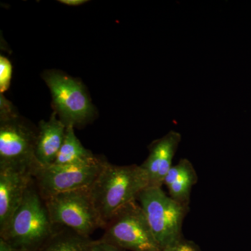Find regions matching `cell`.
I'll return each instance as SVG.
<instances>
[{"mask_svg":"<svg viewBox=\"0 0 251 251\" xmlns=\"http://www.w3.org/2000/svg\"><path fill=\"white\" fill-rule=\"evenodd\" d=\"M149 186L148 175L141 166H117L106 161L90 188L96 207L106 225L120 209L137 201Z\"/></svg>","mask_w":251,"mask_h":251,"instance_id":"6da1fadb","label":"cell"},{"mask_svg":"<svg viewBox=\"0 0 251 251\" xmlns=\"http://www.w3.org/2000/svg\"><path fill=\"white\" fill-rule=\"evenodd\" d=\"M54 229L45 202L32 180L9 226L0 232V238L16 251H32L49 239Z\"/></svg>","mask_w":251,"mask_h":251,"instance_id":"7a4b0ae2","label":"cell"},{"mask_svg":"<svg viewBox=\"0 0 251 251\" xmlns=\"http://www.w3.org/2000/svg\"><path fill=\"white\" fill-rule=\"evenodd\" d=\"M138 200L161 250L184 239L183 224L189 206L176 202L161 187L149 186Z\"/></svg>","mask_w":251,"mask_h":251,"instance_id":"3957f363","label":"cell"},{"mask_svg":"<svg viewBox=\"0 0 251 251\" xmlns=\"http://www.w3.org/2000/svg\"><path fill=\"white\" fill-rule=\"evenodd\" d=\"M44 201L54 226L90 237L96 229L106 226L96 207L90 187L58 193Z\"/></svg>","mask_w":251,"mask_h":251,"instance_id":"277c9868","label":"cell"},{"mask_svg":"<svg viewBox=\"0 0 251 251\" xmlns=\"http://www.w3.org/2000/svg\"><path fill=\"white\" fill-rule=\"evenodd\" d=\"M38 128L18 115L0 120V170L10 169L34 175L40 165L35 149Z\"/></svg>","mask_w":251,"mask_h":251,"instance_id":"5b68a950","label":"cell"},{"mask_svg":"<svg viewBox=\"0 0 251 251\" xmlns=\"http://www.w3.org/2000/svg\"><path fill=\"white\" fill-rule=\"evenodd\" d=\"M104 229L101 239L125 250L161 251L143 208L136 201L117 211Z\"/></svg>","mask_w":251,"mask_h":251,"instance_id":"8992f818","label":"cell"},{"mask_svg":"<svg viewBox=\"0 0 251 251\" xmlns=\"http://www.w3.org/2000/svg\"><path fill=\"white\" fill-rule=\"evenodd\" d=\"M43 77L52 94L54 112L67 127L85 125L92 120L94 106L80 82L52 71Z\"/></svg>","mask_w":251,"mask_h":251,"instance_id":"52a82bcc","label":"cell"},{"mask_svg":"<svg viewBox=\"0 0 251 251\" xmlns=\"http://www.w3.org/2000/svg\"><path fill=\"white\" fill-rule=\"evenodd\" d=\"M106 161L98 158L87 164L41 167L33 180L41 198L46 200L58 193L90 187Z\"/></svg>","mask_w":251,"mask_h":251,"instance_id":"ba28073f","label":"cell"},{"mask_svg":"<svg viewBox=\"0 0 251 251\" xmlns=\"http://www.w3.org/2000/svg\"><path fill=\"white\" fill-rule=\"evenodd\" d=\"M181 140L178 132L171 130L150 146V153L140 166L148 175L150 186L162 187L165 177L171 169L172 162Z\"/></svg>","mask_w":251,"mask_h":251,"instance_id":"9c48e42d","label":"cell"},{"mask_svg":"<svg viewBox=\"0 0 251 251\" xmlns=\"http://www.w3.org/2000/svg\"><path fill=\"white\" fill-rule=\"evenodd\" d=\"M32 180L29 173L0 170V232L9 226Z\"/></svg>","mask_w":251,"mask_h":251,"instance_id":"30bf717a","label":"cell"},{"mask_svg":"<svg viewBox=\"0 0 251 251\" xmlns=\"http://www.w3.org/2000/svg\"><path fill=\"white\" fill-rule=\"evenodd\" d=\"M53 112L48 121L41 120L38 128L35 156L41 167L53 164L65 138L67 126Z\"/></svg>","mask_w":251,"mask_h":251,"instance_id":"8fae6325","label":"cell"},{"mask_svg":"<svg viewBox=\"0 0 251 251\" xmlns=\"http://www.w3.org/2000/svg\"><path fill=\"white\" fill-rule=\"evenodd\" d=\"M198 180L197 173L191 162L186 158H181L177 164L171 167L163 184L173 200L189 206L191 191Z\"/></svg>","mask_w":251,"mask_h":251,"instance_id":"7c38bea8","label":"cell"},{"mask_svg":"<svg viewBox=\"0 0 251 251\" xmlns=\"http://www.w3.org/2000/svg\"><path fill=\"white\" fill-rule=\"evenodd\" d=\"M92 239L65 227L55 226L53 234L32 251H92Z\"/></svg>","mask_w":251,"mask_h":251,"instance_id":"4fadbf2b","label":"cell"},{"mask_svg":"<svg viewBox=\"0 0 251 251\" xmlns=\"http://www.w3.org/2000/svg\"><path fill=\"white\" fill-rule=\"evenodd\" d=\"M75 127L69 126L65 138L55 161L52 165L69 166L93 163L99 157L94 156L90 150L84 148L74 132Z\"/></svg>","mask_w":251,"mask_h":251,"instance_id":"5bb4252c","label":"cell"},{"mask_svg":"<svg viewBox=\"0 0 251 251\" xmlns=\"http://www.w3.org/2000/svg\"><path fill=\"white\" fill-rule=\"evenodd\" d=\"M12 65L4 56H0V93L9 90L12 77Z\"/></svg>","mask_w":251,"mask_h":251,"instance_id":"9a60e30c","label":"cell"},{"mask_svg":"<svg viewBox=\"0 0 251 251\" xmlns=\"http://www.w3.org/2000/svg\"><path fill=\"white\" fill-rule=\"evenodd\" d=\"M160 251H201V250L196 243L192 241L186 240L184 238L174 245L162 249Z\"/></svg>","mask_w":251,"mask_h":251,"instance_id":"2e32d148","label":"cell"},{"mask_svg":"<svg viewBox=\"0 0 251 251\" xmlns=\"http://www.w3.org/2000/svg\"><path fill=\"white\" fill-rule=\"evenodd\" d=\"M0 120H5V119L10 118L18 115L15 112L14 106L12 104L10 103L9 100L5 99L4 96L1 94L0 96Z\"/></svg>","mask_w":251,"mask_h":251,"instance_id":"e0dca14e","label":"cell"},{"mask_svg":"<svg viewBox=\"0 0 251 251\" xmlns=\"http://www.w3.org/2000/svg\"><path fill=\"white\" fill-rule=\"evenodd\" d=\"M92 251H125V250L103 239H100L99 240H92Z\"/></svg>","mask_w":251,"mask_h":251,"instance_id":"ac0fdd59","label":"cell"},{"mask_svg":"<svg viewBox=\"0 0 251 251\" xmlns=\"http://www.w3.org/2000/svg\"><path fill=\"white\" fill-rule=\"evenodd\" d=\"M59 2L69 6H79V5L85 4L87 2L86 0H59Z\"/></svg>","mask_w":251,"mask_h":251,"instance_id":"d6986e66","label":"cell"},{"mask_svg":"<svg viewBox=\"0 0 251 251\" xmlns=\"http://www.w3.org/2000/svg\"><path fill=\"white\" fill-rule=\"evenodd\" d=\"M0 251H16L4 239L0 238Z\"/></svg>","mask_w":251,"mask_h":251,"instance_id":"ffe728a7","label":"cell"}]
</instances>
